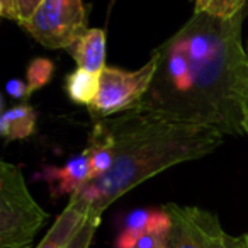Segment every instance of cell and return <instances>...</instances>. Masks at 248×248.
<instances>
[{
  "mask_svg": "<svg viewBox=\"0 0 248 248\" xmlns=\"http://www.w3.org/2000/svg\"><path fill=\"white\" fill-rule=\"evenodd\" d=\"M87 217H89V213L85 207L75 199H70L68 206L56 217L53 226L49 228V231L36 248H66L77 231L83 226Z\"/></svg>",
  "mask_w": 248,
  "mask_h": 248,
  "instance_id": "8",
  "label": "cell"
},
{
  "mask_svg": "<svg viewBox=\"0 0 248 248\" xmlns=\"http://www.w3.org/2000/svg\"><path fill=\"white\" fill-rule=\"evenodd\" d=\"M192 214L206 248H240L238 238L230 236L221 228L217 216H214L209 211L199 209V207H194V206H192Z\"/></svg>",
  "mask_w": 248,
  "mask_h": 248,
  "instance_id": "14",
  "label": "cell"
},
{
  "mask_svg": "<svg viewBox=\"0 0 248 248\" xmlns=\"http://www.w3.org/2000/svg\"><path fill=\"white\" fill-rule=\"evenodd\" d=\"M5 90H7V93L12 97V99H19V100L29 99V97L32 95V92H34V90L29 87L28 82H24V80H19V78H11V80H9L7 85H5Z\"/></svg>",
  "mask_w": 248,
  "mask_h": 248,
  "instance_id": "19",
  "label": "cell"
},
{
  "mask_svg": "<svg viewBox=\"0 0 248 248\" xmlns=\"http://www.w3.org/2000/svg\"><path fill=\"white\" fill-rule=\"evenodd\" d=\"M0 16L4 19L19 22L17 0H0Z\"/></svg>",
  "mask_w": 248,
  "mask_h": 248,
  "instance_id": "21",
  "label": "cell"
},
{
  "mask_svg": "<svg viewBox=\"0 0 248 248\" xmlns=\"http://www.w3.org/2000/svg\"><path fill=\"white\" fill-rule=\"evenodd\" d=\"M53 73H55V65L48 58H34L28 65L26 80H28L29 87L36 92L51 80Z\"/></svg>",
  "mask_w": 248,
  "mask_h": 248,
  "instance_id": "16",
  "label": "cell"
},
{
  "mask_svg": "<svg viewBox=\"0 0 248 248\" xmlns=\"http://www.w3.org/2000/svg\"><path fill=\"white\" fill-rule=\"evenodd\" d=\"M68 53L78 68L93 73H102L106 68V31L89 29L68 48Z\"/></svg>",
  "mask_w": 248,
  "mask_h": 248,
  "instance_id": "10",
  "label": "cell"
},
{
  "mask_svg": "<svg viewBox=\"0 0 248 248\" xmlns=\"http://www.w3.org/2000/svg\"><path fill=\"white\" fill-rule=\"evenodd\" d=\"M170 230H150L140 234L129 248H167Z\"/></svg>",
  "mask_w": 248,
  "mask_h": 248,
  "instance_id": "18",
  "label": "cell"
},
{
  "mask_svg": "<svg viewBox=\"0 0 248 248\" xmlns=\"http://www.w3.org/2000/svg\"><path fill=\"white\" fill-rule=\"evenodd\" d=\"M245 135H248V116H247V121H245Z\"/></svg>",
  "mask_w": 248,
  "mask_h": 248,
  "instance_id": "24",
  "label": "cell"
},
{
  "mask_svg": "<svg viewBox=\"0 0 248 248\" xmlns=\"http://www.w3.org/2000/svg\"><path fill=\"white\" fill-rule=\"evenodd\" d=\"M238 245H240V248H248V231L245 234H241V236H238Z\"/></svg>",
  "mask_w": 248,
  "mask_h": 248,
  "instance_id": "22",
  "label": "cell"
},
{
  "mask_svg": "<svg viewBox=\"0 0 248 248\" xmlns=\"http://www.w3.org/2000/svg\"><path fill=\"white\" fill-rule=\"evenodd\" d=\"M117 0H109V5H107V16H110V12H112L114 9V4H116Z\"/></svg>",
  "mask_w": 248,
  "mask_h": 248,
  "instance_id": "23",
  "label": "cell"
},
{
  "mask_svg": "<svg viewBox=\"0 0 248 248\" xmlns=\"http://www.w3.org/2000/svg\"><path fill=\"white\" fill-rule=\"evenodd\" d=\"M114 141V163L106 175L73 194L89 216L102 213L121 196L163 170L202 158L223 143V133L209 126L180 123L133 109L102 119Z\"/></svg>",
  "mask_w": 248,
  "mask_h": 248,
  "instance_id": "2",
  "label": "cell"
},
{
  "mask_svg": "<svg viewBox=\"0 0 248 248\" xmlns=\"http://www.w3.org/2000/svg\"><path fill=\"white\" fill-rule=\"evenodd\" d=\"M38 179H43L48 184L51 199H60L63 196L72 197L92 180L89 152L83 150L82 153L70 158L63 167H43L38 173Z\"/></svg>",
  "mask_w": 248,
  "mask_h": 248,
  "instance_id": "6",
  "label": "cell"
},
{
  "mask_svg": "<svg viewBox=\"0 0 248 248\" xmlns=\"http://www.w3.org/2000/svg\"><path fill=\"white\" fill-rule=\"evenodd\" d=\"M156 65H158V56L153 51L152 58L136 72L106 66L99 75L100 85L97 99L89 107L93 119H109L110 116L136 109L152 87Z\"/></svg>",
  "mask_w": 248,
  "mask_h": 248,
  "instance_id": "4",
  "label": "cell"
},
{
  "mask_svg": "<svg viewBox=\"0 0 248 248\" xmlns=\"http://www.w3.org/2000/svg\"><path fill=\"white\" fill-rule=\"evenodd\" d=\"M21 26L39 45L51 49H68L89 31L83 0H45Z\"/></svg>",
  "mask_w": 248,
  "mask_h": 248,
  "instance_id": "5",
  "label": "cell"
},
{
  "mask_svg": "<svg viewBox=\"0 0 248 248\" xmlns=\"http://www.w3.org/2000/svg\"><path fill=\"white\" fill-rule=\"evenodd\" d=\"M100 73H93L89 70L77 68L65 78V92L75 104L90 107L99 93Z\"/></svg>",
  "mask_w": 248,
  "mask_h": 248,
  "instance_id": "13",
  "label": "cell"
},
{
  "mask_svg": "<svg viewBox=\"0 0 248 248\" xmlns=\"http://www.w3.org/2000/svg\"><path fill=\"white\" fill-rule=\"evenodd\" d=\"M170 230L172 228V217L167 213L165 207L160 209H136L126 216L124 226L117 234L114 248H129L131 243L150 230Z\"/></svg>",
  "mask_w": 248,
  "mask_h": 248,
  "instance_id": "7",
  "label": "cell"
},
{
  "mask_svg": "<svg viewBox=\"0 0 248 248\" xmlns=\"http://www.w3.org/2000/svg\"><path fill=\"white\" fill-rule=\"evenodd\" d=\"M163 207L172 217L167 248H206L196 219H194L192 206L167 204Z\"/></svg>",
  "mask_w": 248,
  "mask_h": 248,
  "instance_id": "9",
  "label": "cell"
},
{
  "mask_svg": "<svg viewBox=\"0 0 248 248\" xmlns=\"http://www.w3.org/2000/svg\"><path fill=\"white\" fill-rule=\"evenodd\" d=\"M36 110L29 104H19L5 109L0 116V135L5 143L26 140L34 133Z\"/></svg>",
  "mask_w": 248,
  "mask_h": 248,
  "instance_id": "12",
  "label": "cell"
},
{
  "mask_svg": "<svg viewBox=\"0 0 248 248\" xmlns=\"http://www.w3.org/2000/svg\"><path fill=\"white\" fill-rule=\"evenodd\" d=\"M45 0H17V12H19V24H24L31 16L38 11V7Z\"/></svg>",
  "mask_w": 248,
  "mask_h": 248,
  "instance_id": "20",
  "label": "cell"
},
{
  "mask_svg": "<svg viewBox=\"0 0 248 248\" xmlns=\"http://www.w3.org/2000/svg\"><path fill=\"white\" fill-rule=\"evenodd\" d=\"M247 9L230 19L194 16L155 49L152 87L136 109L165 119L201 124L223 135H245L248 55L241 41Z\"/></svg>",
  "mask_w": 248,
  "mask_h": 248,
  "instance_id": "1",
  "label": "cell"
},
{
  "mask_svg": "<svg viewBox=\"0 0 248 248\" xmlns=\"http://www.w3.org/2000/svg\"><path fill=\"white\" fill-rule=\"evenodd\" d=\"M85 150L90 156L92 180L106 175L114 163V141L104 121H95Z\"/></svg>",
  "mask_w": 248,
  "mask_h": 248,
  "instance_id": "11",
  "label": "cell"
},
{
  "mask_svg": "<svg viewBox=\"0 0 248 248\" xmlns=\"http://www.w3.org/2000/svg\"><path fill=\"white\" fill-rule=\"evenodd\" d=\"M248 0H194V12L214 16V17L230 19L238 12L245 11Z\"/></svg>",
  "mask_w": 248,
  "mask_h": 248,
  "instance_id": "15",
  "label": "cell"
},
{
  "mask_svg": "<svg viewBox=\"0 0 248 248\" xmlns=\"http://www.w3.org/2000/svg\"><path fill=\"white\" fill-rule=\"evenodd\" d=\"M247 55H248V45H247Z\"/></svg>",
  "mask_w": 248,
  "mask_h": 248,
  "instance_id": "25",
  "label": "cell"
},
{
  "mask_svg": "<svg viewBox=\"0 0 248 248\" xmlns=\"http://www.w3.org/2000/svg\"><path fill=\"white\" fill-rule=\"evenodd\" d=\"M99 224H100V217L89 216L85 223H83V226L72 238V241L66 245V248H90V243H92L93 236H95V231L99 228Z\"/></svg>",
  "mask_w": 248,
  "mask_h": 248,
  "instance_id": "17",
  "label": "cell"
},
{
  "mask_svg": "<svg viewBox=\"0 0 248 248\" xmlns=\"http://www.w3.org/2000/svg\"><path fill=\"white\" fill-rule=\"evenodd\" d=\"M48 213L31 196L17 165L0 163V248H29Z\"/></svg>",
  "mask_w": 248,
  "mask_h": 248,
  "instance_id": "3",
  "label": "cell"
}]
</instances>
